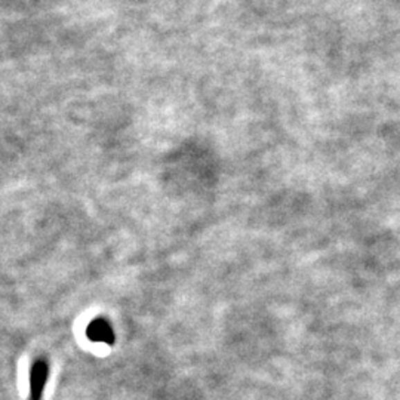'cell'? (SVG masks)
Segmentation results:
<instances>
[{
  "mask_svg": "<svg viewBox=\"0 0 400 400\" xmlns=\"http://www.w3.org/2000/svg\"><path fill=\"white\" fill-rule=\"evenodd\" d=\"M49 376V366L46 361H37L31 366L30 372V399L40 400Z\"/></svg>",
  "mask_w": 400,
  "mask_h": 400,
  "instance_id": "6da1fadb",
  "label": "cell"
},
{
  "mask_svg": "<svg viewBox=\"0 0 400 400\" xmlns=\"http://www.w3.org/2000/svg\"><path fill=\"white\" fill-rule=\"evenodd\" d=\"M87 335L93 343H102L109 345L114 343V331L111 325L105 319H96L91 322L87 329Z\"/></svg>",
  "mask_w": 400,
  "mask_h": 400,
  "instance_id": "7a4b0ae2",
  "label": "cell"
}]
</instances>
